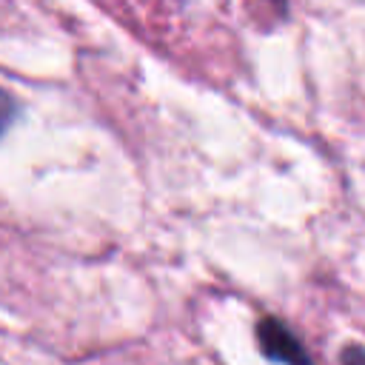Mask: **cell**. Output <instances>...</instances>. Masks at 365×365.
<instances>
[{"label": "cell", "instance_id": "obj_1", "mask_svg": "<svg viewBox=\"0 0 365 365\" xmlns=\"http://www.w3.org/2000/svg\"><path fill=\"white\" fill-rule=\"evenodd\" d=\"M257 339H259L262 354L271 362H279V365H311V356L302 348V342L297 339V334L288 325H282L279 319H274V317L259 319Z\"/></svg>", "mask_w": 365, "mask_h": 365}, {"label": "cell", "instance_id": "obj_2", "mask_svg": "<svg viewBox=\"0 0 365 365\" xmlns=\"http://www.w3.org/2000/svg\"><path fill=\"white\" fill-rule=\"evenodd\" d=\"M11 120H14V100L0 88V137L6 134V128L11 125Z\"/></svg>", "mask_w": 365, "mask_h": 365}, {"label": "cell", "instance_id": "obj_3", "mask_svg": "<svg viewBox=\"0 0 365 365\" xmlns=\"http://www.w3.org/2000/svg\"><path fill=\"white\" fill-rule=\"evenodd\" d=\"M342 365H365V348H359V345H348L345 351H342Z\"/></svg>", "mask_w": 365, "mask_h": 365}]
</instances>
